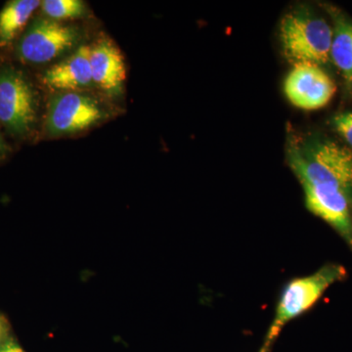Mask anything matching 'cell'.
I'll return each instance as SVG.
<instances>
[{"instance_id":"cell-10","label":"cell","mask_w":352,"mask_h":352,"mask_svg":"<svg viewBox=\"0 0 352 352\" xmlns=\"http://www.w3.org/2000/svg\"><path fill=\"white\" fill-rule=\"evenodd\" d=\"M43 82L50 88L60 90L89 87L94 82L90 67V46H80L71 56L46 69Z\"/></svg>"},{"instance_id":"cell-1","label":"cell","mask_w":352,"mask_h":352,"mask_svg":"<svg viewBox=\"0 0 352 352\" xmlns=\"http://www.w3.org/2000/svg\"><path fill=\"white\" fill-rule=\"evenodd\" d=\"M289 166L303 185H327L352 196V152L332 141L292 145Z\"/></svg>"},{"instance_id":"cell-18","label":"cell","mask_w":352,"mask_h":352,"mask_svg":"<svg viewBox=\"0 0 352 352\" xmlns=\"http://www.w3.org/2000/svg\"><path fill=\"white\" fill-rule=\"evenodd\" d=\"M0 336H1V325H0Z\"/></svg>"},{"instance_id":"cell-5","label":"cell","mask_w":352,"mask_h":352,"mask_svg":"<svg viewBox=\"0 0 352 352\" xmlns=\"http://www.w3.org/2000/svg\"><path fill=\"white\" fill-rule=\"evenodd\" d=\"M36 104L34 90L20 72L4 69L0 72V120L16 134L31 131L36 120Z\"/></svg>"},{"instance_id":"cell-17","label":"cell","mask_w":352,"mask_h":352,"mask_svg":"<svg viewBox=\"0 0 352 352\" xmlns=\"http://www.w3.org/2000/svg\"><path fill=\"white\" fill-rule=\"evenodd\" d=\"M271 344H267V342H264L263 347H261V351L259 352H270Z\"/></svg>"},{"instance_id":"cell-16","label":"cell","mask_w":352,"mask_h":352,"mask_svg":"<svg viewBox=\"0 0 352 352\" xmlns=\"http://www.w3.org/2000/svg\"><path fill=\"white\" fill-rule=\"evenodd\" d=\"M6 143H4L3 139H2L1 134H0V154H1V153L6 152Z\"/></svg>"},{"instance_id":"cell-15","label":"cell","mask_w":352,"mask_h":352,"mask_svg":"<svg viewBox=\"0 0 352 352\" xmlns=\"http://www.w3.org/2000/svg\"><path fill=\"white\" fill-rule=\"evenodd\" d=\"M0 352H25L22 349H20L19 346H15V344H8L4 347L3 349H1Z\"/></svg>"},{"instance_id":"cell-12","label":"cell","mask_w":352,"mask_h":352,"mask_svg":"<svg viewBox=\"0 0 352 352\" xmlns=\"http://www.w3.org/2000/svg\"><path fill=\"white\" fill-rule=\"evenodd\" d=\"M331 58L346 76L352 80V24L344 19L336 20L335 31H333Z\"/></svg>"},{"instance_id":"cell-8","label":"cell","mask_w":352,"mask_h":352,"mask_svg":"<svg viewBox=\"0 0 352 352\" xmlns=\"http://www.w3.org/2000/svg\"><path fill=\"white\" fill-rule=\"evenodd\" d=\"M303 189L308 210L325 220L352 245L351 197L327 185H303Z\"/></svg>"},{"instance_id":"cell-2","label":"cell","mask_w":352,"mask_h":352,"mask_svg":"<svg viewBox=\"0 0 352 352\" xmlns=\"http://www.w3.org/2000/svg\"><path fill=\"white\" fill-rule=\"evenodd\" d=\"M280 36L285 56L294 65L320 66L331 58L332 28L307 9L296 8L287 13L280 25Z\"/></svg>"},{"instance_id":"cell-3","label":"cell","mask_w":352,"mask_h":352,"mask_svg":"<svg viewBox=\"0 0 352 352\" xmlns=\"http://www.w3.org/2000/svg\"><path fill=\"white\" fill-rule=\"evenodd\" d=\"M346 270L337 264H328L309 276L292 280L284 289L265 342L272 344L289 321L310 309L326 289L346 277Z\"/></svg>"},{"instance_id":"cell-6","label":"cell","mask_w":352,"mask_h":352,"mask_svg":"<svg viewBox=\"0 0 352 352\" xmlns=\"http://www.w3.org/2000/svg\"><path fill=\"white\" fill-rule=\"evenodd\" d=\"M98 104L85 95L67 92L50 103L46 129L53 136L85 131L103 119Z\"/></svg>"},{"instance_id":"cell-7","label":"cell","mask_w":352,"mask_h":352,"mask_svg":"<svg viewBox=\"0 0 352 352\" xmlns=\"http://www.w3.org/2000/svg\"><path fill=\"white\" fill-rule=\"evenodd\" d=\"M285 94L300 109L316 110L327 105L336 92L332 78L319 65H295L285 80Z\"/></svg>"},{"instance_id":"cell-13","label":"cell","mask_w":352,"mask_h":352,"mask_svg":"<svg viewBox=\"0 0 352 352\" xmlns=\"http://www.w3.org/2000/svg\"><path fill=\"white\" fill-rule=\"evenodd\" d=\"M41 6L43 13L55 21L75 19L87 13V6L80 0H44Z\"/></svg>"},{"instance_id":"cell-14","label":"cell","mask_w":352,"mask_h":352,"mask_svg":"<svg viewBox=\"0 0 352 352\" xmlns=\"http://www.w3.org/2000/svg\"><path fill=\"white\" fill-rule=\"evenodd\" d=\"M336 129L352 147V113H344L333 120Z\"/></svg>"},{"instance_id":"cell-4","label":"cell","mask_w":352,"mask_h":352,"mask_svg":"<svg viewBox=\"0 0 352 352\" xmlns=\"http://www.w3.org/2000/svg\"><path fill=\"white\" fill-rule=\"evenodd\" d=\"M78 38L80 32L76 27L41 18L34 21L23 36L18 52L29 63H46L73 48Z\"/></svg>"},{"instance_id":"cell-9","label":"cell","mask_w":352,"mask_h":352,"mask_svg":"<svg viewBox=\"0 0 352 352\" xmlns=\"http://www.w3.org/2000/svg\"><path fill=\"white\" fill-rule=\"evenodd\" d=\"M92 80L106 94H122L126 80V64L119 48L110 39L104 38L90 46Z\"/></svg>"},{"instance_id":"cell-11","label":"cell","mask_w":352,"mask_h":352,"mask_svg":"<svg viewBox=\"0 0 352 352\" xmlns=\"http://www.w3.org/2000/svg\"><path fill=\"white\" fill-rule=\"evenodd\" d=\"M41 2L38 0H14L0 12V46L13 41Z\"/></svg>"}]
</instances>
